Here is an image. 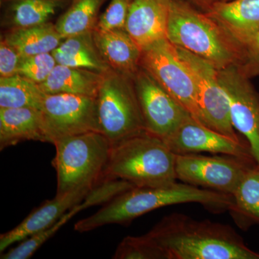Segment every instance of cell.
Returning a JSON list of instances; mask_svg holds the SVG:
<instances>
[{"label":"cell","instance_id":"1","mask_svg":"<svg viewBox=\"0 0 259 259\" xmlns=\"http://www.w3.org/2000/svg\"><path fill=\"white\" fill-rule=\"evenodd\" d=\"M163 259H259L228 225L173 213L146 233Z\"/></svg>","mask_w":259,"mask_h":259},{"label":"cell","instance_id":"2","mask_svg":"<svg viewBox=\"0 0 259 259\" xmlns=\"http://www.w3.org/2000/svg\"><path fill=\"white\" fill-rule=\"evenodd\" d=\"M185 203H198L214 212L228 210L233 195L176 182L158 187H134L107 202L96 213L74 225L79 233L110 224H125L155 209Z\"/></svg>","mask_w":259,"mask_h":259},{"label":"cell","instance_id":"3","mask_svg":"<svg viewBox=\"0 0 259 259\" xmlns=\"http://www.w3.org/2000/svg\"><path fill=\"white\" fill-rule=\"evenodd\" d=\"M121 180L135 187H158L177 182L176 154L163 140L145 131L112 146L103 180Z\"/></svg>","mask_w":259,"mask_h":259},{"label":"cell","instance_id":"4","mask_svg":"<svg viewBox=\"0 0 259 259\" xmlns=\"http://www.w3.org/2000/svg\"><path fill=\"white\" fill-rule=\"evenodd\" d=\"M166 38L218 70L236 66L239 61L241 47L236 40L215 20L186 0H172Z\"/></svg>","mask_w":259,"mask_h":259},{"label":"cell","instance_id":"5","mask_svg":"<svg viewBox=\"0 0 259 259\" xmlns=\"http://www.w3.org/2000/svg\"><path fill=\"white\" fill-rule=\"evenodd\" d=\"M52 161L57 174L56 195L80 189L93 190L103 181L112 144L97 131L70 136L54 143Z\"/></svg>","mask_w":259,"mask_h":259},{"label":"cell","instance_id":"6","mask_svg":"<svg viewBox=\"0 0 259 259\" xmlns=\"http://www.w3.org/2000/svg\"><path fill=\"white\" fill-rule=\"evenodd\" d=\"M95 100L97 130L112 146L146 131L132 76L104 73Z\"/></svg>","mask_w":259,"mask_h":259},{"label":"cell","instance_id":"7","mask_svg":"<svg viewBox=\"0 0 259 259\" xmlns=\"http://www.w3.org/2000/svg\"><path fill=\"white\" fill-rule=\"evenodd\" d=\"M141 66L180 102L194 119L206 125L199 108L192 75L181 59L177 47L166 37L142 49Z\"/></svg>","mask_w":259,"mask_h":259},{"label":"cell","instance_id":"8","mask_svg":"<svg viewBox=\"0 0 259 259\" xmlns=\"http://www.w3.org/2000/svg\"><path fill=\"white\" fill-rule=\"evenodd\" d=\"M255 163L227 155H176V175L184 183L233 195L245 172Z\"/></svg>","mask_w":259,"mask_h":259},{"label":"cell","instance_id":"9","mask_svg":"<svg viewBox=\"0 0 259 259\" xmlns=\"http://www.w3.org/2000/svg\"><path fill=\"white\" fill-rule=\"evenodd\" d=\"M177 49L193 77L205 125L235 141H241L232 124L229 100L220 82L217 68L192 53Z\"/></svg>","mask_w":259,"mask_h":259},{"label":"cell","instance_id":"10","mask_svg":"<svg viewBox=\"0 0 259 259\" xmlns=\"http://www.w3.org/2000/svg\"><path fill=\"white\" fill-rule=\"evenodd\" d=\"M47 143L97 131L95 97L71 94L46 95L40 110Z\"/></svg>","mask_w":259,"mask_h":259},{"label":"cell","instance_id":"11","mask_svg":"<svg viewBox=\"0 0 259 259\" xmlns=\"http://www.w3.org/2000/svg\"><path fill=\"white\" fill-rule=\"evenodd\" d=\"M145 129L166 139L191 115L141 66L133 76Z\"/></svg>","mask_w":259,"mask_h":259},{"label":"cell","instance_id":"12","mask_svg":"<svg viewBox=\"0 0 259 259\" xmlns=\"http://www.w3.org/2000/svg\"><path fill=\"white\" fill-rule=\"evenodd\" d=\"M218 77L229 100L233 127L246 139L259 165V95L236 66L218 70Z\"/></svg>","mask_w":259,"mask_h":259},{"label":"cell","instance_id":"13","mask_svg":"<svg viewBox=\"0 0 259 259\" xmlns=\"http://www.w3.org/2000/svg\"><path fill=\"white\" fill-rule=\"evenodd\" d=\"M176 155L221 153L255 161L249 145L220 134L200 123L192 116L186 119L173 134L163 140Z\"/></svg>","mask_w":259,"mask_h":259},{"label":"cell","instance_id":"14","mask_svg":"<svg viewBox=\"0 0 259 259\" xmlns=\"http://www.w3.org/2000/svg\"><path fill=\"white\" fill-rule=\"evenodd\" d=\"M134 188V186L129 182L121 180H105L102 181L80 203L65 213L55 223L47 230L35 233L26 239L20 241L18 245L5 252L1 255L2 259H28L30 258L36 250L54 236L56 232L66 224L76 213L91 206L107 203L112 198L123 193L126 191Z\"/></svg>","mask_w":259,"mask_h":259},{"label":"cell","instance_id":"15","mask_svg":"<svg viewBox=\"0 0 259 259\" xmlns=\"http://www.w3.org/2000/svg\"><path fill=\"white\" fill-rule=\"evenodd\" d=\"M91 190L90 189H80L63 195H56L51 200L46 201L40 207L32 211L18 226L1 234L0 252L3 253L10 245L50 228L65 213L83 201Z\"/></svg>","mask_w":259,"mask_h":259},{"label":"cell","instance_id":"16","mask_svg":"<svg viewBox=\"0 0 259 259\" xmlns=\"http://www.w3.org/2000/svg\"><path fill=\"white\" fill-rule=\"evenodd\" d=\"M172 0H132L125 29L141 49L166 37Z\"/></svg>","mask_w":259,"mask_h":259},{"label":"cell","instance_id":"17","mask_svg":"<svg viewBox=\"0 0 259 259\" xmlns=\"http://www.w3.org/2000/svg\"><path fill=\"white\" fill-rule=\"evenodd\" d=\"M93 36L97 49L110 69L132 77L139 71L142 49L125 28H95Z\"/></svg>","mask_w":259,"mask_h":259},{"label":"cell","instance_id":"18","mask_svg":"<svg viewBox=\"0 0 259 259\" xmlns=\"http://www.w3.org/2000/svg\"><path fill=\"white\" fill-rule=\"evenodd\" d=\"M205 13L239 45L259 30V0L216 2Z\"/></svg>","mask_w":259,"mask_h":259},{"label":"cell","instance_id":"19","mask_svg":"<svg viewBox=\"0 0 259 259\" xmlns=\"http://www.w3.org/2000/svg\"><path fill=\"white\" fill-rule=\"evenodd\" d=\"M72 0H7L0 3L2 31L51 22Z\"/></svg>","mask_w":259,"mask_h":259},{"label":"cell","instance_id":"20","mask_svg":"<svg viewBox=\"0 0 259 259\" xmlns=\"http://www.w3.org/2000/svg\"><path fill=\"white\" fill-rule=\"evenodd\" d=\"M28 141L47 142L41 111L0 107V150Z\"/></svg>","mask_w":259,"mask_h":259},{"label":"cell","instance_id":"21","mask_svg":"<svg viewBox=\"0 0 259 259\" xmlns=\"http://www.w3.org/2000/svg\"><path fill=\"white\" fill-rule=\"evenodd\" d=\"M51 54L58 64L100 73H105L111 69L97 49L93 31L66 37Z\"/></svg>","mask_w":259,"mask_h":259},{"label":"cell","instance_id":"22","mask_svg":"<svg viewBox=\"0 0 259 259\" xmlns=\"http://www.w3.org/2000/svg\"><path fill=\"white\" fill-rule=\"evenodd\" d=\"M104 73L56 65L44 82L39 84L46 94H71L95 97Z\"/></svg>","mask_w":259,"mask_h":259},{"label":"cell","instance_id":"23","mask_svg":"<svg viewBox=\"0 0 259 259\" xmlns=\"http://www.w3.org/2000/svg\"><path fill=\"white\" fill-rule=\"evenodd\" d=\"M1 37L13 46L21 56L51 53L64 40L52 22L4 30L2 31Z\"/></svg>","mask_w":259,"mask_h":259},{"label":"cell","instance_id":"24","mask_svg":"<svg viewBox=\"0 0 259 259\" xmlns=\"http://www.w3.org/2000/svg\"><path fill=\"white\" fill-rule=\"evenodd\" d=\"M236 226L243 231L259 226V165L250 166L233 194L228 209Z\"/></svg>","mask_w":259,"mask_h":259},{"label":"cell","instance_id":"25","mask_svg":"<svg viewBox=\"0 0 259 259\" xmlns=\"http://www.w3.org/2000/svg\"><path fill=\"white\" fill-rule=\"evenodd\" d=\"M108 0H72L61 13L55 23L56 28L63 38L93 31L96 28L100 10Z\"/></svg>","mask_w":259,"mask_h":259},{"label":"cell","instance_id":"26","mask_svg":"<svg viewBox=\"0 0 259 259\" xmlns=\"http://www.w3.org/2000/svg\"><path fill=\"white\" fill-rule=\"evenodd\" d=\"M47 94L37 83L20 75L0 78V107L40 110Z\"/></svg>","mask_w":259,"mask_h":259},{"label":"cell","instance_id":"27","mask_svg":"<svg viewBox=\"0 0 259 259\" xmlns=\"http://www.w3.org/2000/svg\"><path fill=\"white\" fill-rule=\"evenodd\" d=\"M114 259H163L160 250L146 234L127 236L117 245Z\"/></svg>","mask_w":259,"mask_h":259},{"label":"cell","instance_id":"28","mask_svg":"<svg viewBox=\"0 0 259 259\" xmlns=\"http://www.w3.org/2000/svg\"><path fill=\"white\" fill-rule=\"evenodd\" d=\"M56 65L57 62L51 53L21 56L18 74L40 84L49 77Z\"/></svg>","mask_w":259,"mask_h":259},{"label":"cell","instance_id":"29","mask_svg":"<svg viewBox=\"0 0 259 259\" xmlns=\"http://www.w3.org/2000/svg\"><path fill=\"white\" fill-rule=\"evenodd\" d=\"M240 47V59L236 69L248 79L258 76L259 30L242 42Z\"/></svg>","mask_w":259,"mask_h":259},{"label":"cell","instance_id":"30","mask_svg":"<svg viewBox=\"0 0 259 259\" xmlns=\"http://www.w3.org/2000/svg\"><path fill=\"white\" fill-rule=\"evenodd\" d=\"M106 10L100 15L96 28L109 30L125 28L132 0H109Z\"/></svg>","mask_w":259,"mask_h":259},{"label":"cell","instance_id":"31","mask_svg":"<svg viewBox=\"0 0 259 259\" xmlns=\"http://www.w3.org/2000/svg\"><path fill=\"white\" fill-rule=\"evenodd\" d=\"M21 56L18 51L3 37H0V78L18 74Z\"/></svg>","mask_w":259,"mask_h":259},{"label":"cell","instance_id":"32","mask_svg":"<svg viewBox=\"0 0 259 259\" xmlns=\"http://www.w3.org/2000/svg\"><path fill=\"white\" fill-rule=\"evenodd\" d=\"M186 1L194 5L199 10L206 13L212 6L213 4L217 2V0H186Z\"/></svg>","mask_w":259,"mask_h":259},{"label":"cell","instance_id":"33","mask_svg":"<svg viewBox=\"0 0 259 259\" xmlns=\"http://www.w3.org/2000/svg\"><path fill=\"white\" fill-rule=\"evenodd\" d=\"M232 1V0H217V2H223V3H225V2H230Z\"/></svg>","mask_w":259,"mask_h":259},{"label":"cell","instance_id":"34","mask_svg":"<svg viewBox=\"0 0 259 259\" xmlns=\"http://www.w3.org/2000/svg\"><path fill=\"white\" fill-rule=\"evenodd\" d=\"M7 1V0H0V3H3V2Z\"/></svg>","mask_w":259,"mask_h":259}]
</instances>
